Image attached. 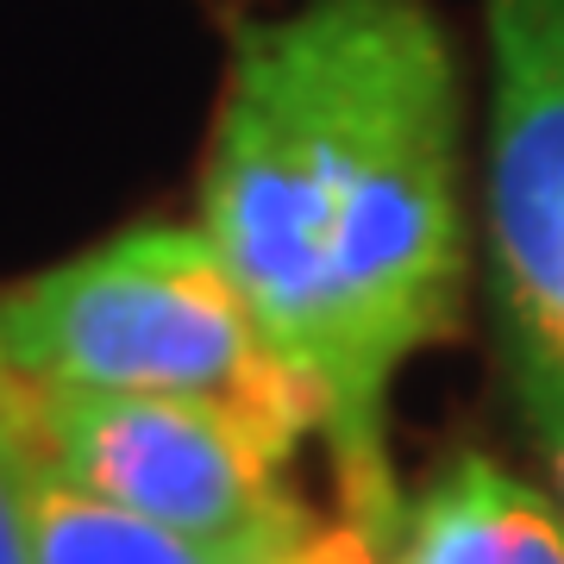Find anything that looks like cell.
<instances>
[{"label":"cell","mask_w":564,"mask_h":564,"mask_svg":"<svg viewBox=\"0 0 564 564\" xmlns=\"http://www.w3.org/2000/svg\"><path fill=\"white\" fill-rule=\"evenodd\" d=\"M202 232L326 408L339 502L402 533L383 402L458 314V63L426 0H302L232 39Z\"/></svg>","instance_id":"6da1fadb"},{"label":"cell","mask_w":564,"mask_h":564,"mask_svg":"<svg viewBox=\"0 0 564 564\" xmlns=\"http://www.w3.org/2000/svg\"><path fill=\"white\" fill-rule=\"evenodd\" d=\"M0 351L32 383L220 408L295 458L326 408L282 358L202 226L144 220L0 295Z\"/></svg>","instance_id":"7a4b0ae2"},{"label":"cell","mask_w":564,"mask_h":564,"mask_svg":"<svg viewBox=\"0 0 564 564\" xmlns=\"http://www.w3.org/2000/svg\"><path fill=\"white\" fill-rule=\"evenodd\" d=\"M39 484L95 496L214 545H282L314 508L289 489V452L220 408L32 383Z\"/></svg>","instance_id":"3957f363"},{"label":"cell","mask_w":564,"mask_h":564,"mask_svg":"<svg viewBox=\"0 0 564 564\" xmlns=\"http://www.w3.org/2000/svg\"><path fill=\"white\" fill-rule=\"evenodd\" d=\"M489 263L521 408L564 452V0H489Z\"/></svg>","instance_id":"277c9868"},{"label":"cell","mask_w":564,"mask_h":564,"mask_svg":"<svg viewBox=\"0 0 564 564\" xmlns=\"http://www.w3.org/2000/svg\"><path fill=\"white\" fill-rule=\"evenodd\" d=\"M389 564H564V508L489 458H458L408 502Z\"/></svg>","instance_id":"5b68a950"},{"label":"cell","mask_w":564,"mask_h":564,"mask_svg":"<svg viewBox=\"0 0 564 564\" xmlns=\"http://www.w3.org/2000/svg\"><path fill=\"white\" fill-rule=\"evenodd\" d=\"M295 540L214 545V540L170 533L158 521H139L126 508H107L95 496H76V489H57V484H39V496H32V564H276V552H289Z\"/></svg>","instance_id":"8992f818"},{"label":"cell","mask_w":564,"mask_h":564,"mask_svg":"<svg viewBox=\"0 0 564 564\" xmlns=\"http://www.w3.org/2000/svg\"><path fill=\"white\" fill-rule=\"evenodd\" d=\"M32 377L0 351V564H32Z\"/></svg>","instance_id":"52a82bcc"},{"label":"cell","mask_w":564,"mask_h":564,"mask_svg":"<svg viewBox=\"0 0 564 564\" xmlns=\"http://www.w3.org/2000/svg\"><path fill=\"white\" fill-rule=\"evenodd\" d=\"M389 552H395V540L383 527H370L339 502V514H314L302 540L276 552V564H389Z\"/></svg>","instance_id":"ba28073f"}]
</instances>
